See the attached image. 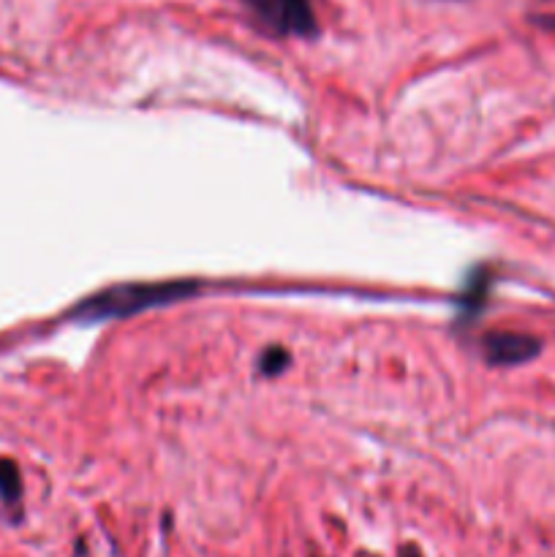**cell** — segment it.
I'll return each mask as SVG.
<instances>
[{
  "label": "cell",
  "mask_w": 555,
  "mask_h": 557,
  "mask_svg": "<svg viewBox=\"0 0 555 557\" xmlns=\"http://www.w3.org/2000/svg\"><path fill=\"white\" fill-rule=\"evenodd\" d=\"M194 294L190 283H128V286H114L109 292L96 294L79 305L76 313L82 319H107V315H128L136 310L152 308V305L174 302L177 297Z\"/></svg>",
  "instance_id": "6da1fadb"
},
{
  "label": "cell",
  "mask_w": 555,
  "mask_h": 557,
  "mask_svg": "<svg viewBox=\"0 0 555 557\" xmlns=\"http://www.w3.org/2000/svg\"><path fill=\"white\" fill-rule=\"evenodd\" d=\"M256 22L272 36H313L319 30L310 0H243Z\"/></svg>",
  "instance_id": "7a4b0ae2"
},
{
  "label": "cell",
  "mask_w": 555,
  "mask_h": 557,
  "mask_svg": "<svg viewBox=\"0 0 555 557\" xmlns=\"http://www.w3.org/2000/svg\"><path fill=\"white\" fill-rule=\"evenodd\" d=\"M539 354L536 337L520 332H495L484 337V357L490 364H522Z\"/></svg>",
  "instance_id": "3957f363"
},
{
  "label": "cell",
  "mask_w": 555,
  "mask_h": 557,
  "mask_svg": "<svg viewBox=\"0 0 555 557\" xmlns=\"http://www.w3.org/2000/svg\"><path fill=\"white\" fill-rule=\"evenodd\" d=\"M0 500L5 506H20L22 500L20 468L11 460H0Z\"/></svg>",
  "instance_id": "277c9868"
},
{
  "label": "cell",
  "mask_w": 555,
  "mask_h": 557,
  "mask_svg": "<svg viewBox=\"0 0 555 557\" xmlns=\"http://www.w3.org/2000/svg\"><path fill=\"white\" fill-rule=\"evenodd\" d=\"M286 362H288L286 351H281V348H270V351L261 357V373H267V375L281 373V370L286 368Z\"/></svg>",
  "instance_id": "5b68a950"
}]
</instances>
